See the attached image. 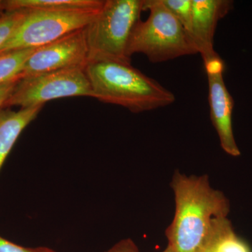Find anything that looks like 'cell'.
<instances>
[{"label":"cell","instance_id":"obj_11","mask_svg":"<svg viewBox=\"0 0 252 252\" xmlns=\"http://www.w3.org/2000/svg\"><path fill=\"white\" fill-rule=\"evenodd\" d=\"M102 0H6L5 11L41 10L51 11H97L103 6Z\"/></svg>","mask_w":252,"mask_h":252},{"label":"cell","instance_id":"obj_9","mask_svg":"<svg viewBox=\"0 0 252 252\" xmlns=\"http://www.w3.org/2000/svg\"><path fill=\"white\" fill-rule=\"evenodd\" d=\"M233 5L231 0H192V39L203 60L217 54L214 37L217 24Z\"/></svg>","mask_w":252,"mask_h":252},{"label":"cell","instance_id":"obj_5","mask_svg":"<svg viewBox=\"0 0 252 252\" xmlns=\"http://www.w3.org/2000/svg\"><path fill=\"white\" fill-rule=\"evenodd\" d=\"M99 10L76 11L26 10L22 21L0 48V54L16 50L36 49L46 45L72 32L87 27Z\"/></svg>","mask_w":252,"mask_h":252},{"label":"cell","instance_id":"obj_15","mask_svg":"<svg viewBox=\"0 0 252 252\" xmlns=\"http://www.w3.org/2000/svg\"><path fill=\"white\" fill-rule=\"evenodd\" d=\"M26 14V10L5 11L0 16V48L12 34Z\"/></svg>","mask_w":252,"mask_h":252},{"label":"cell","instance_id":"obj_18","mask_svg":"<svg viewBox=\"0 0 252 252\" xmlns=\"http://www.w3.org/2000/svg\"><path fill=\"white\" fill-rule=\"evenodd\" d=\"M105 252H140L136 244L130 238L124 239Z\"/></svg>","mask_w":252,"mask_h":252},{"label":"cell","instance_id":"obj_1","mask_svg":"<svg viewBox=\"0 0 252 252\" xmlns=\"http://www.w3.org/2000/svg\"><path fill=\"white\" fill-rule=\"evenodd\" d=\"M170 186L175 213L165 231L168 245L175 252H200L217 220L228 217L229 200L212 188L207 175L187 176L175 171Z\"/></svg>","mask_w":252,"mask_h":252},{"label":"cell","instance_id":"obj_17","mask_svg":"<svg viewBox=\"0 0 252 252\" xmlns=\"http://www.w3.org/2000/svg\"><path fill=\"white\" fill-rule=\"evenodd\" d=\"M21 79H16L14 80L7 81L0 84V109L4 107L7 99L14 92L15 88L17 85L18 81ZM1 111V110H0Z\"/></svg>","mask_w":252,"mask_h":252},{"label":"cell","instance_id":"obj_20","mask_svg":"<svg viewBox=\"0 0 252 252\" xmlns=\"http://www.w3.org/2000/svg\"><path fill=\"white\" fill-rule=\"evenodd\" d=\"M162 252H175L173 251V250L171 248V247L169 246V245H167V247L166 249H165L164 251H162Z\"/></svg>","mask_w":252,"mask_h":252},{"label":"cell","instance_id":"obj_7","mask_svg":"<svg viewBox=\"0 0 252 252\" xmlns=\"http://www.w3.org/2000/svg\"><path fill=\"white\" fill-rule=\"evenodd\" d=\"M89 61L85 28L37 48L25 63L22 78L61 69L86 68Z\"/></svg>","mask_w":252,"mask_h":252},{"label":"cell","instance_id":"obj_21","mask_svg":"<svg viewBox=\"0 0 252 252\" xmlns=\"http://www.w3.org/2000/svg\"><path fill=\"white\" fill-rule=\"evenodd\" d=\"M200 252H212L210 251V249H209L208 248H207V247H205V248H204L203 250H202V251Z\"/></svg>","mask_w":252,"mask_h":252},{"label":"cell","instance_id":"obj_4","mask_svg":"<svg viewBox=\"0 0 252 252\" xmlns=\"http://www.w3.org/2000/svg\"><path fill=\"white\" fill-rule=\"evenodd\" d=\"M144 0H106L86 28L89 61L130 63L127 54L132 32L140 21Z\"/></svg>","mask_w":252,"mask_h":252},{"label":"cell","instance_id":"obj_10","mask_svg":"<svg viewBox=\"0 0 252 252\" xmlns=\"http://www.w3.org/2000/svg\"><path fill=\"white\" fill-rule=\"evenodd\" d=\"M44 105L0 111V170L24 129L37 117Z\"/></svg>","mask_w":252,"mask_h":252},{"label":"cell","instance_id":"obj_12","mask_svg":"<svg viewBox=\"0 0 252 252\" xmlns=\"http://www.w3.org/2000/svg\"><path fill=\"white\" fill-rule=\"evenodd\" d=\"M205 247L212 252H252L248 244L236 234L227 217L217 220Z\"/></svg>","mask_w":252,"mask_h":252},{"label":"cell","instance_id":"obj_14","mask_svg":"<svg viewBox=\"0 0 252 252\" xmlns=\"http://www.w3.org/2000/svg\"><path fill=\"white\" fill-rule=\"evenodd\" d=\"M162 4L170 10L188 33L192 40V0H161Z\"/></svg>","mask_w":252,"mask_h":252},{"label":"cell","instance_id":"obj_16","mask_svg":"<svg viewBox=\"0 0 252 252\" xmlns=\"http://www.w3.org/2000/svg\"><path fill=\"white\" fill-rule=\"evenodd\" d=\"M0 252H56L46 247L29 248L20 246L0 236Z\"/></svg>","mask_w":252,"mask_h":252},{"label":"cell","instance_id":"obj_2","mask_svg":"<svg viewBox=\"0 0 252 252\" xmlns=\"http://www.w3.org/2000/svg\"><path fill=\"white\" fill-rule=\"evenodd\" d=\"M85 71L94 98L104 103L141 113L167 107L175 101L171 91L132 67L131 63L113 60L89 61Z\"/></svg>","mask_w":252,"mask_h":252},{"label":"cell","instance_id":"obj_13","mask_svg":"<svg viewBox=\"0 0 252 252\" xmlns=\"http://www.w3.org/2000/svg\"><path fill=\"white\" fill-rule=\"evenodd\" d=\"M36 49L16 50L0 54V84L21 79L25 63Z\"/></svg>","mask_w":252,"mask_h":252},{"label":"cell","instance_id":"obj_6","mask_svg":"<svg viewBox=\"0 0 252 252\" xmlns=\"http://www.w3.org/2000/svg\"><path fill=\"white\" fill-rule=\"evenodd\" d=\"M69 97L94 98L85 68L61 69L22 78L4 107L28 108L44 105L53 99Z\"/></svg>","mask_w":252,"mask_h":252},{"label":"cell","instance_id":"obj_8","mask_svg":"<svg viewBox=\"0 0 252 252\" xmlns=\"http://www.w3.org/2000/svg\"><path fill=\"white\" fill-rule=\"evenodd\" d=\"M208 79V101L212 125L218 135L220 147L228 155L240 156L233 134L232 116L234 100L223 80L225 64L218 54L203 60Z\"/></svg>","mask_w":252,"mask_h":252},{"label":"cell","instance_id":"obj_19","mask_svg":"<svg viewBox=\"0 0 252 252\" xmlns=\"http://www.w3.org/2000/svg\"><path fill=\"white\" fill-rule=\"evenodd\" d=\"M5 12L4 1L0 0V16Z\"/></svg>","mask_w":252,"mask_h":252},{"label":"cell","instance_id":"obj_3","mask_svg":"<svg viewBox=\"0 0 252 252\" xmlns=\"http://www.w3.org/2000/svg\"><path fill=\"white\" fill-rule=\"evenodd\" d=\"M143 10H148L149 16L145 21L140 20L132 32L129 57L142 54L158 63L198 54L191 38L161 0H144Z\"/></svg>","mask_w":252,"mask_h":252}]
</instances>
